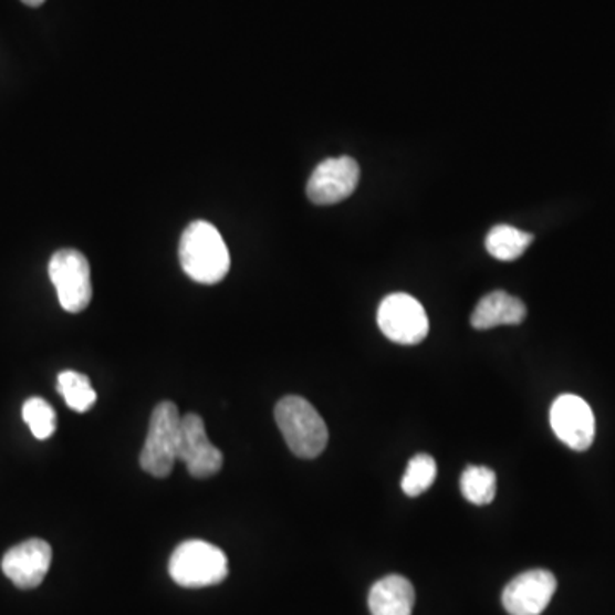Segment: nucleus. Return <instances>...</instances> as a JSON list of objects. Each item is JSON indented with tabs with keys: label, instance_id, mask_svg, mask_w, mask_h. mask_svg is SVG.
<instances>
[{
	"label": "nucleus",
	"instance_id": "a211bd4d",
	"mask_svg": "<svg viewBox=\"0 0 615 615\" xmlns=\"http://www.w3.org/2000/svg\"><path fill=\"white\" fill-rule=\"evenodd\" d=\"M23 419L37 439H49L56 429V414L42 397H31L24 402Z\"/></svg>",
	"mask_w": 615,
	"mask_h": 615
},
{
	"label": "nucleus",
	"instance_id": "1a4fd4ad",
	"mask_svg": "<svg viewBox=\"0 0 615 615\" xmlns=\"http://www.w3.org/2000/svg\"><path fill=\"white\" fill-rule=\"evenodd\" d=\"M551 426L555 436L574 451H585L595 439L592 407L578 395L564 394L551 407Z\"/></svg>",
	"mask_w": 615,
	"mask_h": 615
},
{
	"label": "nucleus",
	"instance_id": "4468645a",
	"mask_svg": "<svg viewBox=\"0 0 615 615\" xmlns=\"http://www.w3.org/2000/svg\"><path fill=\"white\" fill-rule=\"evenodd\" d=\"M533 241V234L525 233L513 226L499 225L489 231L486 248L494 259L511 262L520 259Z\"/></svg>",
	"mask_w": 615,
	"mask_h": 615
},
{
	"label": "nucleus",
	"instance_id": "423d86ee",
	"mask_svg": "<svg viewBox=\"0 0 615 615\" xmlns=\"http://www.w3.org/2000/svg\"><path fill=\"white\" fill-rule=\"evenodd\" d=\"M379 331L392 342L416 345L428 337L429 320L423 304L406 293H395L379 303Z\"/></svg>",
	"mask_w": 615,
	"mask_h": 615
},
{
	"label": "nucleus",
	"instance_id": "20e7f679",
	"mask_svg": "<svg viewBox=\"0 0 615 615\" xmlns=\"http://www.w3.org/2000/svg\"><path fill=\"white\" fill-rule=\"evenodd\" d=\"M181 416L173 402H161L154 407L146 444L140 450V469L149 476L165 479L178 460Z\"/></svg>",
	"mask_w": 615,
	"mask_h": 615
},
{
	"label": "nucleus",
	"instance_id": "f03ea898",
	"mask_svg": "<svg viewBox=\"0 0 615 615\" xmlns=\"http://www.w3.org/2000/svg\"><path fill=\"white\" fill-rule=\"evenodd\" d=\"M275 423L296 457L316 458L329 444L325 420L306 398L298 395L281 398L275 406Z\"/></svg>",
	"mask_w": 615,
	"mask_h": 615
},
{
	"label": "nucleus",
	"instance_id": "f8f14e48",
	"mask_svg": "<svg viewBox=\"0 0 615 615\" xmlns=\"http://www.w3.org/2000/svg\"><path fill=\"white\" fill-rule=\"evenodd\" d=\"M527 316V306L520 298L507 291H492L477 303L470 323L477 331H488L499 325H518Z\"/></svg>",
	"mask_w": 615,
	"mask_h": 615
},
{
	"label": "nucleus",
	"instance_id": "39448f33",
	"mask_svg": "<svg viewBox=\"0 0 615 615\" xmlns=\"http://www.w3.org/2000/svg\"><path fill=\"white\" fill-rule=\"evenodd\" d=\"M49 275L65 312L81 313L90 306L93 298L90 262L80 250L64 248L53 253Z\"/></svg>",
	"mask_w": 615,
	"mask_h": 615
},
{
	"label": "nucleus",
	"instance_id": "9b49d317",
	"mask_svg": "<svg viewBox=\"0 0 615 615\" xmlns=\"http://www.w3.org/2000/svg\"><path fill=\"white\" fill-rule=\"evenodd\" d=\"M52 564V548L42 539H30L6 552L2 571L18 588L42 585Z\"/></svg>",
	"mask_w": 615,
	"mask_h": 615
},
{
	"label": "nucleus",
	"instance_id": "6e6552de",
	"mask_svg": "<svg viewBox=\"0 0 615 615\" xmlns=\"http://www.w3.org/2000/svg\"><path fill=\"white\" fill-rule=\"evenodd\" d=\"M178 460L184 461L188 473L196 479H209L221 472L225 457L219 448L210 444L206 425L199 414L181 417Z\"/></svg>",
	"mask_w": 615,
	"mask_h": 615
},
{
	"label": "nucleus",
	"instance_id": "6ab92c4d",
	"mask_svg": "<svg viewBox=\"0 0 615 615\" xmlns=\"http://www.w3.org/2000/svg\"><path fill=\"white\" fill-rule=\"evenodd\" d=\"M23 4L30 6V8H40V6L45 2V0H21Z\"/></svg>",
	"mask_w": 615,
	"mask_h": 615
},
{
	"label": "nucleus",
	"instance_id": "f257e3e1",
	"mask_svg": "<svg viewBox=\"0 0 615 615\" xmlns=\"http://www.w3.org/2000/svg\"><path fill=\"white\" fill-rule=\"evenodd\" d=\"M180 263L185 274L199 284H218L231 267L228 247L216 226L194 221L180 240Z\"/></svg>",
	"mask_w": 615,
	"mask_h": 615
},
{
	"label": "nucleus",
	"instance_id": "ddd939ff",
	"mask_svg": "<svg viewBox=\"0 0 615 615\" xmlns=\"http://www.w3.org/2000/svg\"><path fill=\"white\" fill-rule=\"evenodd\" d=\"M414 601L413 583L400 574H390L373 585L368 605L373 615H413Z\"/></svg>",
	"mask_w": 615,
	"mask_h": 615
},
{
	"label": "nucleus",
	"instance_id": "7ed1b4c3",
	"mask_svg": "<svg viewBox=\"0 0 615 615\" xmlns=\"http://www.w3.org/2000/svg\"><path fill=\"white\" fill-rule=\"evenodd\" d=\"M169 576L184 588L219 585L228 576V557L221 549L204 541H187L169 557Z\"/></svg>",
	"mask_w": 615,
	"mask_h": 615
},
{
	"label": "nucleus",
	"instance_id": "f3484780",
	"mask_svg": "<svg viewBox=\"0 0 615 615\" xmlns=\"http://www.w3.org/2000/svg\"><path fill=\"white\" fill-rule=\"evenodd\" d=\"M436 472L438 469H436L435 458L426 454L416 455L402 477V491L410 498H417L435 484Z\"/></svg>",
	"mask_w": 615,
	"mask_h": 615
},
{
	"label": "nucleus",
	"instance_id": "dca6fc26",
	"mask_svg": "<svg viewBox=\"0 0 615 615\" xmlns=\"http://www.w3.org/2000/svg\"><path fill=\"white\" fill-rule=\"evenodd\" d=\"M461 494L469 503L477 507L492 503L496 498L494 470L482 466H470L463 470L460 479Z\"/></svg>",
	"mask_w": 615,
	"mask_h": 615
},
{
	"label": "nucleus",
	"instance_id": "0eeeda50",
	"mask_svg": "<svg viewBox=\"0 0 615 615\" xmlns=\"http://www.w3.org/2000/svg\"><path fill=\"white\" fill-rule=\"evenodd\" d=\"M359 165L350 156L325 159L308 180L306 196L316 206H334L353 196L359 184Z\"/></svg>",
	"mask_w": 615,
	"mask_h": 615
},
{
	"label": "nucleus",
	"instance_id": "9d476101",
	"mask_svg": "<svg viewBox=\"0 0 615 615\" xmlns=\"http://www.w3.org/2000/svg\"><path fill=\"white\" fill-rule=\"evenodd\" d=\"M557 582L545 570L518 574L503 592V607L510 615H541L554 597Z\"/></svg>",
	"mask_w": 615,
	"mask_h": 615
},
{
	"label": "nucleus",
	"instance_id": "2eb2a0df",
	"mask_svg": "<svg viewBox=\"0 0 615 615\" xmlns=\"http://www.w3.org/2000/svg\"><path fill=\"white\" fill-rule=\"evenodd\" d=\"M56 392L64 397L65 404L75 413H87L96 404V392L90 378L83 373L62 372L56 378Z\"/></svg>",
	"mask_w": 615,
	"mask_h": 615
}]
</instances>
